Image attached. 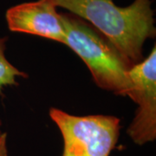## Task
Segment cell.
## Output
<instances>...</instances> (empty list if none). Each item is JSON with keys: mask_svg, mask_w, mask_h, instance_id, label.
<instances>
[{"mask_svg": "<svg viewBox=\"0 0 156 156\" xmlns=\"http://www.w3.org/2000/svg\"><path fill=\"white\" fill-rule=\"evenodd\" d=\"M1 126H2V122H1V120H0V134H2V132H1Z\"/></svg>", "mask_w": 156, "mask_h": 156, "instance_id": "ba28073f", "label": "cell"}, {"mask_svg": "<svg viewBox=\"0 0 156 156\" xmlns=\"http://www.w3.org/2000/svg\"><path fill=\"white\" fill-rule=\"evenodd\" d=\"M6 140H7V134L2 133L0 134V156H8Z\"/></svg>", "mask_w": 156, "mask_h": 156, "instance_id": "52a82bcc", "label": "cell"}, {"mask_svg": "<svg viewBox=\"0 0 156 156\" xmlns=\"http://www.w3.org/2000/svg\"><path fill=\"white\" fill-rule=\"evenodd\" d=\"M56 7L88 21L132 64L142 61L146 40L155 37L151 0L120 7L114 0H50Z\"/></svg>", "mask_w": 156, "mask_h": 156, "instance_id": "6da1fadb", "label": "cell"}, {"mask_svg": "<svg viewBox=\"0 0 156 156\" xmlns=\"http://www.w3.org/2000/svg\"><path fill=\"white\" fill-rule=\"evenodd\" d=\"M7 37L0 38V95H3V89L7 86L17 85V77L26 78L27 74L18 70L5 57Z\"/></svg>", "mask_w": 156, "mask_h": 156, "instance_id": "8992f818", "label": "cell"}, {"mask_svg": "<svg viewBox=\"0 0 156 156\" xmlns=\"http://www.w3.org/2000/svg\"><path fill=\"white\" fill-rule=\"evenodd\" d=\"M61 16L66 33L65 45L85 62L95 84L115 95L129 97L133 85L128 70L134 64L87 21L72 13H61Z\"/></svg>", "mask_w": 156, "mask_h": 156, "instance_id": "7a4b0ae2", "label": "cell"}, {"mask_svg": "<svg viewBox=\"0 0 156 156\" xmlns=\"http://www.w3.org/2000/svg\"><path fill=\"white\" fill-rule=\"evenodd\" d=\"M133 85L130 98L137 103L135 117L128 134L137 145H144L156 138V49L128 70Z\"/></svg>", "mask_w": 156, "mask_h": 156, "instance_id": "277c9868", "label": "cell"}, {"mask_svg": "<svg viewBox=\"0 0 156 156\" xmlns=\"http://www.w3.org/2000/svg\"><path fill=\"white\" fill-rule=\"evenodd\" d=\"M50 115L62 135V156H108L116 145L121 128L117 117L76 116L57 108H50Z\"/></svg>", "mask_w": 156, "mask_h": 156, "instance_id": "3957f363", "label": "cell"}, {"mask_svg": "<svg viewBox=\"0 0 156 156\" xmlns=\"http://www.w3.org/2000/svg\"><path fill=\"white\" fill-rule=\"evenodd\" d=\"M50 0H37L12 6L5 13L8 28L65 44L66 33L61 13Z\"/></svg>", "mask_w": 156, "mask_h": 156, "instance_id": "5b68a950", "label": "cell"}]
</instances>
